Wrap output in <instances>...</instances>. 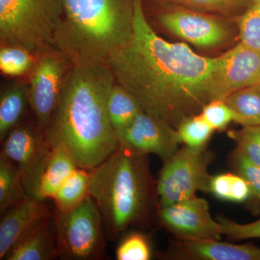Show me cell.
Listing matches in <instances>:
<instances>
[{"label": "cell", "instance_id": "cell-1", "mask_svg": "<svg viewBox=\"0 0 260 260\" xmlns=\"http://www.w3.org/2000/svg\"><path fill=\"white\" fill-rule=\"evenodd\" d=\"M107 64L116 83L133 94L145 112L174 129L213 102L217 57L198 55L184 43L161 39L147 20L143 0L135 3L129 42Z\"/></svg>", "mask_w": 260, "mask_h": 260}, {"label": "cell", "instance_id": "cell-2", "mask_svg": "<svg viewBox=\"0 0 260 260\" xmlns=\"http://www.w3.org/2000/svg\"><path fill=\"white\" fill-rule=\"evenodd\" d=\"M115 79L107 63L72 64L45 135L64 145L78 168L92 170L119 147L107 102Z\"/></svg>", "mask_w": 260, "mask_h": 260}, {"label": "cell", "instance_id": "cell-3", "mask_svg": "<svg viewBox=\"0 0 260 260\" xmlns=\"http://www.w3.org/2000/svg\"><path fill=\"white\" fill-rule=\"evenodd\" d=\"M89 194L102 213L107 240L129 227L147 229L157 221L160 203L148 155L125 145L90 171Z\"/></svg>", "mask_w": 260, "mask_h": 260}, {"label": "cell", "instance_id": "cell-4", "mask_svg": "<svg viewBox=\"0 0 260 260\" xmlns=\"http://www.w3.org/2000/svg\"><path fill=\"white\" fill-rule=\"evenodd\" d=\"M136 0H61L53 47L72 64L107 63L129 42Z\"/></svg>", "mask_w": 260, "mask_h": 260}, {"label": "cell", "instance_id": "cell-5", "mask_svg": "<svg viewBox=\"0 0 260 260\" xmlns=\"http://www.w3.org/2000/svg\"><path fill=\"white\" fill-rule=\"evenodd\" d=\"M60 12L61 0H0L2 46H17L31 54L48 52Z\"/></svg>", "mask_w": 260, "mask_h": 260}, {"label": "cell", "instance_id": "cell-6", "mask_svg": "<svg viewBox=\"0 0 260 260\" xmlns=\"http://www.w3.org/2000/svg\"><path fill=\"white\" fill-rule=\"evenodd\" d=\"M53 220L60 259L99 260L106 256L102 213L90 194L72 209L56 210Z\"/></svg>", "mask_w": 260, "mask_h": 260}, {"label": "cell", "instance_id": "cell-7", "mask_svg": "<svg viewBox=\"0 0 260 260\" xmlns=\"http://www.w3.org/2000/svg\"><path fill=\"white\" fill-rule=\"evenodd\" d=\"M214 154L207 148L184 145L164 162L156 180L160 208L191 199L199 191L210 192L208 168Z\"/></svg>", "mask_w": 260, "mask_h": 260}, {"label": "cell", "instance_id": "cell-8", "mask_svg": "<svg viewBox=\"0 0 260 260\" xmlns=\"http://www.w3.org/2000/svg\"><path fill=\"white\" fill-rule=\"evenodd\" d=\"M1 156L16 164L24 189L36 199L53 146L39 127L19 124L2 141Z\"/></svg>", "mask_w": 260, "mask_h": 260}, {"label": "cell", "instance_id": "cell-9", "mask_svg": "<svg viewBox=\"0 0 260 260\" xmlns=\"http://www.w3.org/2000/svg\"><path fill=\"white\" fill-rule=\"evenodd\" d=\"M71 61L59 51L44 53L31 70L29 83V105L37 126L45 134L60 96Z\"/></svg>", "mask_w": 260, "mask_h": 260}, {"label": "cell", "instance_id": "cell-10", "mask_svg": "<svg viewBox=\"0 0 260 260\" xmlns=\"http://www.w3.org/2000/svg\"><path fill=\"white\" fill-rule=\"evenodd\" d=\"M157 221L178 240H220L223 236L208 202L197 196L160 208Z\"/></svg>", "mask_w": 260, "mask_h": 260}, {"label": "cell", "instance_id": "cell-11", "mask_svg": "<svg viewBox=\"0 0 260 260\" xmlns=\"http://www.w3.org/2000/svg\"><path fill=\"white\" fill-rule=\"evenodd\" d=\"M260 84V52L242 43L217 57L212 83L213 101L225 99L238 90Z\"/></svg>", "mask_w": 260, "mask_h": 260}, {"label": "cell", "instance_id": "cell-12", "mask_svg": "<svg viewBox=\"0 0 260 260\" xmlns=\"http://www.w3.org/2000/svg\"><path fill=\"white\" fill-rule=\"evenodd\" d=\"M159 16V22L177 37L201 47L223 44L229 35L223 20L203 12L174 5Z\"/></svg>", "mask_w": 260, "mask_h": 260}, {"label": "cell", "instance_id": "cell-13", "mask_svg": "<svg viewBox=\"0 0 260 260\" xmlns=\"http://www.w3.org/2000/svg\"><path fill=\"white\" fill-rule=\"evenodd\" d=\"M119 144L167 161L179 149L177 130L143 111L117 134Z\"/></svg>", "mask_w": 260, "mask_h": 260}, {"label": "cell", "instance_id": "cell-14", "mask_svg": "<svg viewBox=\"0 0 260 260\" xmlns=\"http://www.w3.org/2000/svg\"><path fill=\"white\" fill-rule=\"evenodd\" d=\"M160 259L172 260H260V248L220 240L172 241Z\"/></svg>", "mask_w": 260, "mask_h": 260}, {"label": "cell", "instance_id": "cell-15", "mask_svg": "<svg viewBox=\"0 0 260 260\" xmlns=\"http://www.w3.org/2000/svg\"><path fill=\"white\" fill-rule=\"evenodd\" d=\"M52 217L44 202L28 198L4 215L0 223V259L43 222Z\"/></svg>", "mask_w": 260, "mask_h": 260}, {"label": "cell", "instance_id": "cell-16", "mask_svg": "<svg viewBox=\"0 0 260 260\" xmlns=\"http://www.w3.org/2000/svg\"><path fill=\"white\" fill-rule=\"evenodd\" d=\"M59 257L52 217L43 222L10 251L6 260H51Z\"/></svg>", "mask_w": 260, "mask_h": 260}, {"label": "cell", "instance_id": "cell-17", "mask_svg": "<svg viewBox=\"0 0 260 260\" xmlns=\"http://www.w3.org/2000/svg\"><path fill=\"white\" fill-rule=\"evenodd\" d=\"M52 151L38 188L36 200H52L63 182L78 169L76 162L64 145H52Z\"/></svg>", "mask_w": 260, "mask_h": 260}, {"label": "cell", "instance_id": "cell-18", "mask_svg": "<svg viewBox=\"0 0 260 260\" xmlns=\"http://www.w3.org/2000/svg\"><path fill=\"white\" fill-rule=\"evenodd\" d=\"M27 104H29V84H13L2 93L0 98L1 141L11 130L19 125Z\"/></svg>", "mask_w": 260, "mask_h": 260}, {"label": "cell", "instance_id": "cell-19", "mask_svg": "<svg viewBox=\"0 0 260 260\" xmlns=\"http://www.w3.org/2000/svg\"><path fill=\"white\" fill-rule=\"evenodd\" d=\"M107 109L116 135L125 129L135 117L144 111L133 94L116 83L109 93Z\"/></svg>", "mask_w": 260, "mask_h": 260}, {"label": "cell", "instance_id": "cell-20", "mask_svg": "<svg viewBox=\"0 0 260 260\" xmlns=\"http://www.w3.org/2000/svg\"><path fill=\"white\" fill-rule=\"evenodd\" d=\"M25 192L18 168L15 162L0 156V213L5 215L24 200Z\"/></svg>", "mask_w": 260, "mask_h": 260}, {"label": "cell", "instance_id": "cell-21", "mask_svg": "<svg viewBox=\"0 0 260 260\" xmlns=\"http://www.w3.org/2000/svg\"><path fill=\"white\" fill-rule=\"evenodd\" d=\"M242 126L260 125V84L238 90L225 99Z\"/></svg>", "mask_w": 260, "mask_h": 260}, {"label": "cell", "instance_id": "cell-22", "mask_svg": "<svg viewBox=\"0 0 260 260\" xmlns=\"http://www.w3.org/2000/svg\"><path fill=\"white\" fill-rule=\"evenodd\" d=\"M90 171L78 168L56 190L52 200L58 211H67L89 194Z\"/></svg>", "mask_w": 260, "mask_h": 260}, {"label": "cell", "instance_id": "cell-23", "mask_svg": "<svg viewBox=\"0 0 260 260\" xmlns=\"http://www.w3.org/2000/svg\"><path fill=\"white\" fill-rule=\"evenodd\" d=\"M210 192L218 199L244 203L251 198V189L244 178L237 174L212 176Z\"/></svg>", "mask_w": 260, "mask_h": 260}, {"label": "cell", "instance_id": "cell-24", "mask_svg": "<svg viewBox=\"0 0 260 260\" xmlns=\"http://www.w3.org/2000/svg\"><path fill=\"white\" fill-rule=\"evenodd\" d=\"M177 130L180 143L195 149L207 147L215 131L200 114L183 121Z\"/></svg>", "mask_w": 260, "mask_h": 260}, {"label": "cell", "instance_id": "cell-25", "mask_svg": "<svg viewBox=\"0 0 260 260\" xmlns=\"http://www.w3.org/2000/svg\"><path fill=\"white\" fill-rule=\"evenodd\" d=\"M171 4L207 13L222 15H239L250 6L242 0H164Z\"/></svg>", "mask_w": 260, "mask_h": 260}, {"label": "cell", "instance_id": "cell-26", "mask_svg": "<svg viewBox=\"0 0 260 260\" xmlns=\"http://www.w3.org/2000/svg\"><path fill=\"white\" fill-rule=\"evenodd\" d=\"M35 62L32 54L17 46H2L0 50V69L9 76H20L30 71Z\"/></svg>", "mask_w": 260, "mask_h": 260}, {"label": "cell", "instance_id": "cell-27", "mask_svg": "<svg viewBox=\"0 0 260 260\" xmlns=\"http://www.w3.org/2000/svg\"><path fill=\"white\" fill-rule=\"evenodd\" d=\"M241 43L260 52V5L252 3L237 16Z\"/></svg>", "mask_w": 260, "mask_h": 260}, {"label": "cell", "instance_id": "cell-28", "mask_svg": "<svg viewBox=\"0 0 260 260\" xmlns=\"http://www.w3.org/2000/svg\"><path fill=\"white\" fill-rule=\"evenodd\" d=\"M152 256L153 251L148 237L138 232L124 236L116 249L117 260H150Z\"/></svg>", "mask_w": 260, "mask_h": 260}, {"label": "cell", "instance_id": "cell-29", "mask_svg": "<svg viewBox=\"0 0 260 260\" xmlns=\"http://www.w3.org/2000/svg\"><path fill=\"white\" fill-rule=\"evenodd\" d=\"M229 136L235 142L238 150L260 167V125L242 126L230 132Z\"/></svg>", "mask_w": 260, "mask_h": 260}, {"label": "cell", "instance_id": "cell-30", "mask_svg": "<svg viewBox=\"0 0 260 260\" xmlns=\"http://www.w3.org/2000/svg\"><path fill=\"white\" fill-rule=\"evenodd\" d=\"M229 162L236 174L244 178L251 189V198L260 203V167L251 162L237 148L232 152Z\"/></svg>", "mask_w": 260, "mask_h": 260}, {"label": "cell", "instance_id": "cell-31", "mask_svg": "<svg viewBox=\"0 0 260 260\" xmlns=\"http://www.w3.org/2000/svg\"><path fill=\"white\" fill-rule=\"evenodd\" d=\"M221 225L222 235L231 240L239 241L260 238V219L249 223H239L223 216L216 219Z\"/></svg>", "mask_w": 260, "mask_h": 260}, {"label": "cell", "instance_id": "cell-32", "mask_svg": "<svg viewBox=\"0 0 260 260\" xmlns=\"http://www.w3.org/2000/svg\"><path fill=\"white\" fill-rule=\"evenodd\" d=\"M200 114L214 130L225 129L235 119L234 112L225 101H213L208 103Z\"/></svg>", "mask_w": 260, "mask_h": 260}, {"label": "cell", "instance_id": "cell-33", "mask_svg": "<svg viewBox=\"0 0 260 260\" xmlns=\"http://www.w3.org/2000/svg\"><path fill=\"white\" fill-rule=\"evenodd\" d=\"M252 3H255V4L260 5V0H252Z\"/></svg>", "mask_w": 260, "mask_h": 260}, {"label": "cell", "instance_id": "cell-34", "mask_svg": "<svg viewBox=\"0 0 260 260\" xmlns=\"http://www.w3.org/2000/svg\"><path fill=\"white\" fill-rule=\"evenodd\" d=\"M242 1L246 2V3L252 4V0H242Z\"/></svg>", "mask_w": 260, "mask_h": 260}]
</instances>
